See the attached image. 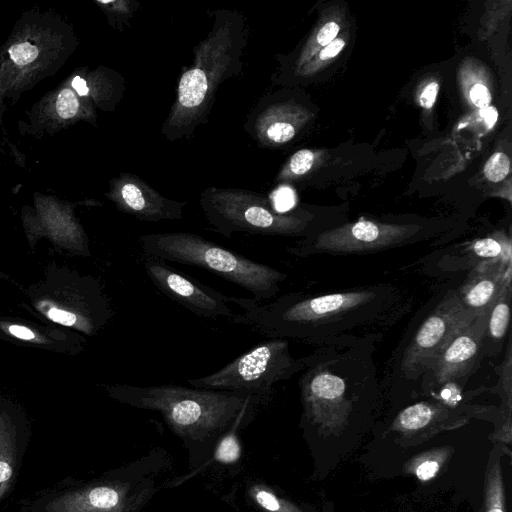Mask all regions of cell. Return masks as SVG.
Masks as SVG:
<instances>
[{
  "label": "cell",
  "instance_id": "cell-22",
  "mask_svg": "<svg viewBox=\"0 0 512 512\" xmlns=\"http://www.w3.org/2000/svg\"><path fill=\"white\" fill-rule=\"evenodd\" d=\"M273 198V205L279 212H288L295 205L294 191L288 186L279 187Z\"/></svg>",
  "mask_w": 512,
  "mask_h": 512
},
{
  "label": "cell",
  "instance_id": "cell-16",
  "mask_svg": "<svg viewBox=\"0 0 512 512\" xmlns=\"http://www.w3.org/2000/svg\"><path fill=\"white\" fill-rule=\"evenodd\" d=\"M510 172V159L503 152L494 153L484 166V174L491 182H500Z\"/></svg>",
  "mask_w": 512,
  "mask_h": 512
},
{
  "label": "cell",
  "instance_id": "cell-2",
  "mask_svg": "<svg viewBox=\"0 0 512 512\" xmlns=\"http://www.w3.org/2000/svg\"><path fill=\"white\" fill-rule=\"evenodd\" d=\"M119 401L159 412L173 432L185 440L207 442L227 431L256 395L188 388L179 385H117L111 389Z\"/></svg>",
  "mask_w": 512,
  "mask_h": 512
},
{
  "label": "cell",
  "instance_id": "cell-7",
  "mask_svg": "<svg viewBox=\"0 0 512 512\" xmlns=\"http://www.w3.org/2000/svg\"><path fill=\"white\" fill-rule=\"evenodd\" d=\"M475 317L461 305L455 292L447 294L406 349L402 360L403 371L409 375H419L428 370L439 351Z\"/></svg>",
  "mask_w": 512,
  "mask_h": 512
},
{
  "label": "cell",
  "instance_id": "cell-8",
  "mask_svg": "<svg viewBox=\"0 0 512 512\" xmlns=\"http://www.w3.org/2000/svg\"><path fill=\"white\" fill-rule=\"evenodd\" d=\"M407 235L408 230L405 227L380 225L361 220L349 226L323 233L313 244L299 245L289 251L301 256L315 252H370L399 243Z\"/></svg>",
  "mask_w": 512,
  "mask_h": 512
},
{
  "label": "cell",
  "instance_id": "cell-13",
  "mask_svg": "<svg viewBox=\"0 0 512 512\" xmlns=\"http://www.w3.org/2000/svg\"><path fill=\"white\" fill-rule=\"evenodd\" d=\"M511 291V283L505 284L498 298L487 311L484 343L489 342L490 345L487 348H493L492 354L500 350V345L508 331Z\"/></svg>",
  "mask_w": 512,
  "mask_h": 512
},
{
  "label": "cell",
  "instance_id": "cell-15",
  "mask_svg": "<svg viewBox=\"0 0 512 512\" xmlns=\"http://www.w3.org/2000/svg\"><path fill=\"white\" fill-rule=\"evenodd\" d=\"M436 409L426 402L413 404L405 408L398 416L399 427L405 430H418L426 427L434 418Z\"/></svg>",
  "mask_w": 512,
  "mask_h": 512
},
{
  "label": "cell",
  "instance_id": "cell-14",
  "mask_svg": "<svg viewBox=\"0 0 512 512\" xmlns=\"http://www.w3.org/2000/svg\"><path fill=\"white\" fill-rule=\"evenodd\" d=\"M471 251L481 261H495L507 265L512 260L511 244L505 238L487 237L476 240L471 245Z\"/></svg>",
  "mask_w": 512,
  "mask_h": 512
},
{
  "label": "cell",
  "instance_id": "cell-17",
  "mask_svg": "<svg viewBox=\"0 0 512 512\" xmlns=\"http://www.w3.org/2000/svg\"><path fill=\"white\" fill-rule=\"evenodd\" d=\"M89 502L93 507L110 509L118 504L119 493L109 487H98L90 492Z\"/></svg>",
  "mask_w": 512,
  "mask_h": 512
},
{
  "label": "cell",
  "instance_id": "cell-20",
  "mask_svg": "<svg viewBox=\"0 0 512 512\" xmlns=\"http://www.w3.org/2000/svg\"><path fill=\"white\" fill-rule=\"evenodd\" d=\"M57 112L62 118L73 117L78 110V101L70 89L63 90L57 99Z\"/></svg>",
  "mask_w": 512,
  "mask_h": 512
},
{
  "label": "cell",
  "instance_id": "cell-10",
  "mask_svg": "<svg viewBox=\"0 0 512 512\" xmlns=\"http://www.w3.org/2000/svg\"><path fill=\"white\" fill-rule=\"evenodd\" d=\"M114 200L125 213L148 222L181 220L186 202L163 197L135 175H125L116 184Z\"/></svg>",
  "mask_w": 512,
  "mask_h": 512
},
{
  "label": "cell",
  "instance_id": "cell-9",
  "mask_svg": "<svg viewBox=\"0 0 512 512\" xmlns=\"http://www.w3.org/2000/svg\"><path fill=\"white\" fill-rule=\"evenodd\" d=\"M486 319L487 312L476 316L435 356L428 370L439 384L455 382L470 373L483 348Z\"/></svg>",
  "mask_w": 512,
  "mask_h": 512
},
{
  "label": "cell",
  "instance_id": "cell-23",
  "mask_svg": "<svg viewBox=\"0 0 512 512\" xmlns=\"http://www.w3.org/2000/svg\"><path fill=\"white\" fill-rule=\"evenodd\" d=\"M470 99L480 109L486 108L491 102V94L483 84H475L470 89Z\"/></svg>",
  "mask_w": 512,
  "mask_h": 512
},
{
  "label": "cell",
  "instance_id": "cell-31",
  "mask_svg": "<svg viewBox=\"0 0 512 512\" xmlns=\"http://www.w3.org/2000/svg\"><path fill=\"white\" fill-rule=\"evenodd\" d=\"M72 86L79 95L85 96L88 94L89 89L86 85L85 80H83L81 77L76 76L72 81Z\"/></svg>",
  "mask_w": 512,
  "mask_h": 512
},
{
  "label": "cell",
  "instance_id": "cell-3",
  "mask_svg": "<svg viewBox=\"0 0 512 512\" xmlns=\"http://www.w3.org/2000/svg\"><path fill=\"white\" fill-rule=\"evenodd\" d=\"M141 253L164 261L208 270L253 294L259 301L280 292L287 274L246 258L234 251L186 232L153 233L140 236Z\"/></svg>",
  "mask_w": 512,
  "mask_h": 512
},
{
  "label": "cell",
  "instance_id": "cell-5",
  "mask_svg": "<svg viewBox=\"0 0 512 512\" xmlns=\"http://www.w3.org/2000/svg\"><path fill=\"white\" fill-rule=\"evenodd\" d=\"M301 367L302 362L292 357L285 339L268 338L220 370L187 383L199 389L252 394L263 401L270 396L273 384L289 379Z\"/></svg>",
  "mask_w": 512,
  "mask_h": 512
},
{
  "label": "cell",
  "instance_id": "cell-24",
  "mask_svg": "<svg viewBox=\"0 0 512 512\" xmlns=\"http://www.w3.org/2000/svg\"><path fill=\"white\" fill-rule=\"evenodd\" d=\"M339 33V25L336 22H328L320 28L316 40L320 46L325 47L331 43Z\"/></svg>",
  "mask_w": 512,
  "mask_h": 512
},
{
  "label": "cell",
  "instance_id": "cell-32",
  "mask_svg": "<svg viewBox=\"0 0 512 512\" xmlns=\"http://www.w3.org/2000/svg\"><path fill=\"white\" fill-rule=\"evenodd\" d=\"M11 467L8 463L0 461V482H4L11 477Z\"/></svg>",
  "mask_w": 512,
  "mask_h": 512
},
{
  "label": "cell",
  "instance_id": "cell-29",
  "mask_svg": "<svg viewBox=\"0 0 512 512\" xmlns=\"http://www.w3.org/2000/svg\"><path fill=\"white\" fill-rule=\"evenodd\" d=\"M480 116L484 119L486 126L490 129L497 121L498 112L494 107L488 106L480 109Z\"/></svg>",
  "mask_w": 512,
  "mask_h": 512
},
{
  "label": "cell",
  "instance_id": "cell-30",
  "mask_svg": "<svg viewBox=\"0 0 512 512\" xmlns=\"http://www.w3.org/2000/svg\"><path fill=\"white\" fill-rule=\"evenodd\" d=\"M9 331L11 334L20 339L31 340L34 338V333L24 326L12 325L9 327Z\"/></svg>",
  "mask_w": 512,
  "mask_h": 512
},
{
  "label": "cell",
  "instance_id": "cell-26",
  "mask_svg": "<svg viewBox=\"0 0 512 512\" xmlns=\"http://www.w3.org/2000/svg\"><path fill=\"white\" fill-rule=\"evenodd\" d=\"M48 317L53 320L54 322H57V323H60L62 325H66V326H72L76 323V315L71 313V312H67L65 310H60V309H57V308H51L49 311H48Z\"/></svg>",
  "mask_w": 512,
  "mask_h": 512
},
{
  "label": "cell",
  "instance_id": "cell-1",
  "mask_svg": "<svg viewBox=\"0 0 512 512\" xmlns=\"http://www.w3.org/2000/svg\"><path fill=\"white\" fill-rule=\"evenodd\" d=\"M246 29L240 15L218 11L208 37L195 47V57L180 77L177 98L163 125L170 139L189 135L206 117L216 89L241 67Z\"/></svg>",
  "mask_w": 512,
  "mask_h": 512
},
{
  "label": "cell",
  "instance_id": "cell-11",
  "mask_svg": "<svg viewBox=\"0 0 512 512\" xmlns=\"http://www.w3.org/2000/svg\"><path fill=\"white\" fill-rule=\"evenodd\" d=\"M507 283H511V263L481 261L456 294L465 309L479 316L488 311Z\"/></svg>",
  "mask_w": 512,
  "mask_h": 512
},
{
  "label": "cell",
  "instance_id": "cell-19",
  "mask_svg": "<svg viewBox=\"0 0 512 512\" xmlns=\"http://www.w3.org/2000/svg\"><path fill=\"white\" fill-rule=\"evenodd\" d=\"M313 163L314 153L309 149H302L292 155L286 168L292 175L300 176L306 174Z\"/></svg>",
  "mask_w": 512,
  "mask_h": 512
},
{
  "label": "cell",
  "instance_id": "cell-12",
  "mask_svg": "<svg viewBox=\"0 0 512 512\" xmlns=\"http://www.w3.org/2000/svg\"><path fill=\"white\" fill-rule=\"evenodd\" d=\"M254 131L262 144L276 145L290 141L296 128L281 106L263 109L254 123Z\"/></svg>",
  "mask_w": 512,
  "mask_h": 512
},
{
  "label": "cell",
  "instance_id": "cell-28",
  "mask_svg": "<svg viewBox=\"0 0 512 512\" xmlns=\"http://www.w3.org/2000/svg\"><path fill=\"white\" fill-rule=\"evenodd\" d=\"M345 42L343 39H334L331 43L326 45L319 53L321 60H328L335 57L344 48Z\"/></svg>",
  "mask_w": 512,
  "mask_h": 512
},
{
  "label": "cell",
  "instance_id": "cell-18",
  "mask_svg": "<svg viewBox=\"0 0 512 512\" xmlns=\"http://www.w3.org/2000/svg\"><path fill=\"white\" fill-rule=\"evenodd\" d=\"M503 492L499 470L493 473L487 490V509L486 512H504L503 510Z\"/></svg>",
  "mask_w": 512,
  "mask_h": 512
},
{
  "label": "cell",
  "instance_id": "cell-25",
  "mask_svg": "<svg viewBox=\"0 0 512 512\" xmlns=\"http://www.w3.org/2000/svg\"><path fill=\"white\" fill-rule=\"evenodd\" d=\"M439 470V463L434 460H426L416 468V476L421 481L432 479Z\"/></svg>",
  "mask_w": 512,
  "mask_h": 512
},
{
  "label": "cell",
  "instance_id": "cell-4",
  "mask_svg": "<svg viewBox=\"0 0 512 512\" xmlns=\"http://www.w3.org/2000/svg\"><path fill=\"white\" fill-rule=\"evenodd\" d=\"M200 204L212 229L224 237L243 232L265 236H295L305 227L296 214L279 212L261 194L238 189L208 188Z\"/></svg>",
  "mask_w": 512,
  "mask_h": 512
},
{
  "label": "cell",
  "instance_id": "cell-6",
  "mask_svg": "<svg viewBox=\"0 0 512 512\" xmlns=\"http://www.w3.org/2000/svg\"><path fill=\"white\" fill-rule=\"evenodd\" d=\"M141 262L154 286L193 314L208 319L225 318L230 322L237 315L232 296L189 277L164 260L141 253Z\"/></svg>",
  "mask_w": 512,
  "mask_h": 512
},
{
  "label": "cell",
  "instance_id": "cell-27",
  "mask_svg": "<svg viewBox=\"0 0 512 512\" xmlns=\"http://www.w3.org/2000/svg\"><path fill=\"white\" fill-rule=\"evenodd\" d=\"M439 85L436 82L429 83L420 95V104L422 107L430 109L436 100Z\"/></svg>",
  "mask_w": 512,
  "mask_h": 512
},
{
  "label": "cell",
  "instance_id": "cell-21",
  "mask_svg": "<svg viewBox=\"0 0 512 512\" xmlns=\"http://www.w3.org/2000/svg\"><path fill=\"white\" fill-rule=\"evenodd\" d=\"M12 60L18 65L31 63L38 56V49L29 43L13 45L9 49Z\"/></svg>",
  "mask_w": 512,
  "mask_h": 512
}]
</instances>
